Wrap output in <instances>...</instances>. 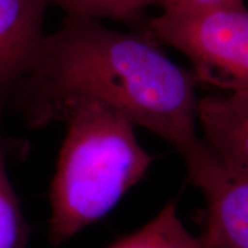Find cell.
<instances>
[{"instance_id": "1", "label": "cell", "mask_w": 248, "mask_h": 248, "mask_svg": "<svg viewBox=\"0 0 248 248\" xmlns=\"http://www.w3.org/2000/svg\"><path fill=\"white\" fill-rule=\"evenodd\" d=\"M198 82L148 32L110 29L100 21L66 17L46 35L22 86L36 125L60 119L78 102H94L153 132L184 163L207 148L198 135Z\"/></svg>"}, {"instance_id": "8", "label": "cell", "mask_w": 248, "mask_h": 248, "mask_svg": "<svg viewBox=\"0 0 248 248\" xmlns=\"http://www.w3.org/2000/svg\"><path fill=\"white\" fill-rule=\"evenodd\" d=\"M67 17L78 20H113L125 24L130 30L148 32L146 0H49Z\"/></svg>"}, {"instance_id": "9", "label": "cell", "mask_w": 248, "mask_h": 248, "mask_svg": "<svg viewBox=\"0 0 248 248\" xmlns=\"http://www.w3.org/2000/svg\"><path fill=\"white\" fill-rule=\"evenodd\" d=\"M31 234L6 170V148L0 131V248H27Z\"/></svg>"}, {"instance_id": "10", "label": "cell", "mask_w": 248, "mask_h": 248, "mask_svg": "<svg viewBox=\"0 0 248 248\" xmlns=\"http://www.w3.org/2000/svg\"><path fill=\"white\" fill-rule=\"evenodd\" d=\"M147 6L161 9V13H179L221 7L232 4H245V0H146Z\"/></svg>"}, {"instance_id": "6", "label": "cell", "mask_w": 248, "mask_h": 248, "mask_svg": "<svg viewBox=\"0 0 248 248\" xmlns=\"http://www.w3.org/2000/svg\"><path fill=\"white\" fill-rule=\"evenodd\" d=\"M197 117L203 140L214 153L248 172V91L200 98Z\"/></svg>"}, {"instance_id": "2", "label": "cell", "mask_w": 248, "mask_h": 248, "mask_svg": "<svg viewBox=\"0 0 248 248\" xmlns=\"http://www.w3.org/2000/svg\"><path fill=\"white\" fill-rule=\"evenodd\" d=\"M67 133L49 190V240L66 243L106 216L152 164L136 125L94 102L63 110Z\"/></svg>"}, {"instance_id": "5", "label": "cell", "mask_w": 248, "mask_h": 248, "mask_svg": "<svg viewBox=\"0 0 248 248\" xmlns=\"http://www.w3.org/2000/svg\"><path fill=\"white\" fill-rule=\"evenodd\" d=\"M49 0H0V100L33 70L46 35Z\"/></svg>"}, {"instance_id": "3", "label": "cell", "mask_w": 248, "mask_h": 248, "mask_svg": "<svg viewBox=\"0 0 248 248\" xmlns=\"http://www.w3.org/2000/svg\"><path fill=\"white\" fill-rule=\"evenodd\" d=\"M159 44L188 59L198 83L230 92L248 91V8L225 5L201 11L161 13L148 20Z\"/></svg>"}, {"instance_id": "7", "label": "cell", "mask_w": 248, "mask_h": 248, "mask_svg": "<svg viewBox=\"0 0 248 248\" xmlns=\"http://www.w3.org/2000/svg\"><path fill=\"white\" fill-rule=\"evenodd\" d=\"M108 248H203L201 238L187 231L173 202L167 203L140 230Z\"/></svg>"}, {"instance_id": "4", "label": "cell", "mask_w": 248, "mask_h": 248, "mask_svg": "<svg viewBox=\"0 0 248 248\" xmlns=\"http://www.w3.org/2000/svg\"><path fill=\"white\" fill-rule=\"evenodd\" d=\"M207 203L203 248H248V172L229 166L208 148L186 166Z\"/></svg>"}]
</instances>
